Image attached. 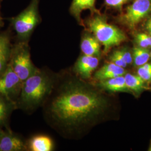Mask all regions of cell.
Returning <instances> with one entry per match:
<instances>
[{"instance_id":"6da1fadb","label":"cell","mask_w":151,"mask_h":151,"mask_svg":"<svg viewBox=\"0 0 151 151\" xmlns=\"http://www.w3.org/2000/svg\"><path fill=\"white\" fill-rule=\"evenodd\" d=\"M47 107L49 116L65 129L87 122L106 106L105 98L97 92L73 82L60 85Z\"/></svg>"},{"instance_id":"7a4b0ae2","label":"cell","mask_w":151,"mask_h":151,"mask_svg":"<svg viewBox=\"0 0 151 151\" xmlns=\"http://www.w3.org/2000/svg\"><path fill=\"white\" fill-rule=\"evenodd\" d=\"M53 81L46 72L38 69L22 82L16 104L17 109L32 112L40 106L52 90Z\"/></svg>"},{"instance_id":"3957f363","label":"cell","mask_w":151,"mask_h":151,"mask_svg":"<svg viewBox=\"0 0 151 151\" xmlns=\"http://www.w3.org/2000/svg\"><path fill=\"white\" fill-rule=\"evenodd\" d=\"M87 25L99 42L104 46L106 52L127 39L124 32L119 28L109 24L104 16H95L87 22Z\"/></svg>"},{"instance_id":"277c9868","label":"cell","mask_w":151,"mask_h":151,"mask_svg":"<svg viewBox=\"0 0 151 151\" xmlns=\"http://www.w3.org/2000/svg\"><path fill=\"white\" fill-rule=\"evenodd\" d=\"M39 0H31L29 5L18 15L11 18V25L19 41L28 42L38 24Z\"/></svg>"},{"instance_id":"5b68a950","label":"cell","mask_w":151,"mask_h":151,"mask_svg":"<svg viewBox=\"0 0 151 151\" xmlns=\"http://www.w3.org/2000/svg\"><path fill=\"white\" fill-rule=\"evenodd\" d=\"M9 65L22 82L39 69L32 63L28 42L19 41L13 46Z\"/></svg>"},{"instance_id":"8992f818","label":"cell","mask_w":151,"mask_h":151,"mask_svg":"<svg viewBox=\"0 0 151 151\" xmlns=\"http://www.w3.org/2000/svg\"><path fill=\"white\" fill-rule=\"evenodd\" d=\"M151 13V0H134L119 19L130 29H134Z\"/></svg>"},{"instance_id":"52a82bcc","label":"cell","mask_w":151,"mask_h":151,"mask_svg":"<svg viewBox=\"0 0 151 151\" xmlns=\"http://www.w3.org/2000/svg\"><path fill=\"white\" fill-rule=\"evenodd\" d=\"M22 85V82L9 65L4 73L0 76V95L16 102L15 98L17 100Z\"/></svg>"},{"instance_id":"ba28073f","label":"cell","mask_w":151,"mask_h":151,"mask_svg":"<svg viewBox=\"0 0 151 151\" xmlns=\"http://www.w3.org/2000/svg\"><path fill=\"white\" fill-rule=\"evenodd\" d=\"M27 151V141L11 130H6L0 137V151Z\"/></svg>"},{"instance_id":"9c48e42d","label":"cell","mask_w":151,"mask_h":151,"mask_svg":"<svg viewBox=\"0 0 151 151\" xmlns=\"http://www.w3.org/2000/svg\"><path fill=\"white\" fill-rule=\"evenodd\" d=\"M12 47L9 34L6 32L0 34V76L9 65Z\"/></svg>"},{"instance_id":"30bf717a","label":"cell","mask_w":151,"mask_h":151,"mask_svg":"<svg viewBox=\"0 0 151 151\" xmlns=\"http://www.w3.org/2000/svg\"><path fill=\"white\" fill-rule=\"evenodd\" d=\"M99 65L97 57L84 55L77 60L76 64L75 70L80 75L85 78L90 77L92 73Z\"/></svg>"},{"instance_id":"8fae6325","label":"cell","mask_w":151,"mask_h":151,"mask_svg":"<svg viewBox=\"0 0 151 151\" xmlns=\"http://www.w3.org/2000/svg\"><path fill=\"white\" fill-rule=\"evenodd\" d=\"M16 109L17 106L15 101L0 95V127H5L6 130H11L9 120L11 114Z\"/></svg>"},{"instance_id":"7c38bea8","label":"cell","mask_w":151,"mask_h":151,"mask_svg":"<svg viewBox=\"0 0 151 151\" xmlns=\"http://www.w3.org/2000/svg\"><path fill=\"white\" fill-rule=\"evenodd\" d=\"M53 147V140L47 135H34L27 141V151H51Z\"/></svg>"},{"instance_id":"4fadbf2b","label":"cell","mask_w":151,"mask_h":151,"mask_svg":"<svg viewBox=\"0 0 151 151\" xmlns=\"http://www.w3.org/2000/svg\"><path fill=\"white\" fill-rule=\"evenodd\" d=\"M125 72L124 68L111 62L104 65L97 70L95 75V77L98 80L103 81L120 76H123Z\"/></svg>"},{"instance_id":"5bb4252c","label":"cell","mask_w":151,"mask_h":151,"mask_svg":"<svg viewBox=\"0 0 151 151\" xmlns=\"http://www.w3.org/2000/svg\"><path fill=\"white\" fill-rule=\"evenodd\" d=\"M100 86L105 90L112 92H128L123 76H120L100 81Z\"/></svg>"},{"instance_id":"9a60e30c","label":"cell","mask_w":151,"mask_h":151,"mask_svg":"<svg viewBox=\"0 0 151 151\" xmlns=\"http://www.w3.org/2000/svg\"><path fill=\"white\" fill-rule=\"evenodd\" d=\"M81 49L85 55L97 57L100 55V42L96 37L91 36L85 37L81 42Z\"/></svg>"},{"instance_id":"2e32d148","label":"cell","mask_w":151,"mask_h":151,"mask_svg":"<svg viewBox=\"0 0 151 151\" xmlns=\"http://www.w3.org/2000/svg\"><path fill=\"white\" fill-rule=\"evenodd\" d=\"M126 85L129 90L139 93L147 88L146 86L144 81L138 75L127 73L124 76Z\"/></svg>"},{"instance_id":"e0dca14e","label":"cell","mask_w":151,"mask_h":151,"mask_svg":"<svg viewBox=\"0 0 151 151\" xmlns=\"http://www.w3.org/2000/svg\"><path fill=\"white\" fill-rule=\"evenodd\" d=\"M96 0H73L70 7V12L77 19L80 18L81 12L85 10H95Z\"/></svg>"},{"instance_id":"ac0fdd59","label":"cell","mask_w":151,"mask_h":151,"mask_svg":"<svg viewBox=\"0 0 151 151\" xmlns=\"http://www.w3.org/2000/svg\"><path fill=\"white\" fill-rule=\"evenodd\" d=\"M151 57L150 52L147 48L136 47L133 49V60L136 66L140 67L148 62Z\"/></svg>"},{"instance_id":"d6986e66","label":"cell","mask_w":151,"mask_h":151,"mask_svg":"<svg viewBox=\"0 0 151 151\" xmlns=\"http://www.w3.org/2000/svg\"><path fill=\"white\" fill-rule=\"evenodd\" d=\"M135 42L141 48L151 47V35L146 33H138L135 35Z\"/></svg>"},{"instance_id":"ffe728a7","label":"cell","mask_w":151,"mask_h":151,"mask_svg":"<svg viewBox=\"0 0 151 151\" xmlns=\"http://www.w3.org/2000/svg\"><path fill=\"white\" fill-rule=\"evenodd\" d=\"M138 75L145 81H151V63H147L139 67L137 70Z\"/></svg>"},{"instance_id":"44dd1931","label":"cell","mask_w":151,"mask_h":151,"mask_svg":"<svg viewBox=\"0 0 151 151\" xmlns=\"http://www.w3.org/2000/svg\"><path fill=\"white\" fill-rule=\"evenodd\" d=\"M115 52L118 54L123 60H124V62L127 64V65H130L133 61V56L127 49L117 50H115Z\"/></svg>"},{"instance_id":"7402d4cb","label":"cell","mask_w":151,"mask_h":151,"mask_svg":"<svg viewBox=\"0 0 151 151\" xmlns=\"http://www.w3.org/2000/svg\"><path fill=\"white\" fill-rule=\"evenodd\" d=\"M110 60L114 64L120 67H122L123 68H125L127 66V64L124 62V60H123L115 51L111 55L110 57Z\"/></svg>"},{"instance_id":"603a6c76","label":"cell","mask_w":151,"mask_h":151,"mask_svg":"<svg viewBox=\"0 0 151 151\" xmlns=\"http://www.w3.org/2000/svg\"><path fill=\"white\" fill-rule=\"evenodd\" d=\"M105 3L108 6L115 7L120 8L125 4L129 2L130 0H105Z\"/></svg>"},{"instance_id":"cb8c5ba5","label":"cell","mask_w":151,"mask_h":151,"mask_svg":"<svg viewBox=\"0 0 151 151\" xmlns=\"http://www.w3.org/2000/svg\"><path fill=\"white\" fill-rule=\"evenodd\" d=\"M145 29L147 32L151 35V17L146 22Z\"/></svg>"},{"instance_id":"d4e9b609","label":"cell","mask_w":151,"mask_h":151,"mask_svg":"<svg viewBox=\"0 0 151 151\" xmlns=\"http://www.w3.org/2000/svg\"><path fill=\"white\" fill-rule=\"evenodd\" d=\"M5 131H4V130L2 129V128L0 127V137L5 133Z\"/></svg>"},{"instance_id":"484cf974","label":"cell","mask_w":151,"mask_h":151,"mask_svg":"<svg viewBox=\"0 0 151 151\" xmlns=\"http://www.w3.org/2000/svg\"><path fill=\"white\" fill-rule=\"evenodd\" d=\"M3 25V20H2V17L0 16V27H1Z\"/></svg>"},{"instance_id":"4316f807","label":"cell","mask_w":151,"mask_h":151,"mask_svg":"<svg viewBox=\"0 0 151 151\" xmlns=\"http://www.w3.org/2000/svg\"><path fill=\"white\" fill-rule=\"evenodd\" d=\"M148 151H151V144H150V147H149V148H148Z\"/></svg>"},{"instance_id":"83f0119b","label":"cell","mask_w":151,"mask_h":151,"mask_svg":"<svg viewBox=\"0 0 151 151\" xmlns=\"http://www.w3.org/2000/svg\"><path fill=\"white\" fill-rule=\"evenodd\" d=\"M150 55H151V52H150Z\"/></svg>"}]
</instances>
